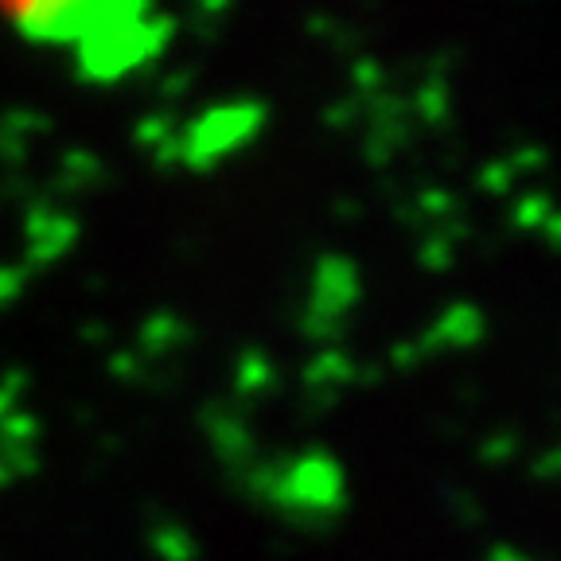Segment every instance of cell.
Segmentation results:
<instances>
[{
    "label": "cell",
    "instance_id": "6da1fadb",
    "mask_svg": "<svg viewBox=\"0 0 561 561\" xmlns=\"http://www.w3.org/2000/svg\"><path fill=\"white\" fill-rule=\"evenodd\" d=\"M90 9V0H0V16L20 20L32 32H59L70 27L82 12Z\"/></svg>",
    "mask_w": 561,
    "mask_h": 561
}]
</instances>
